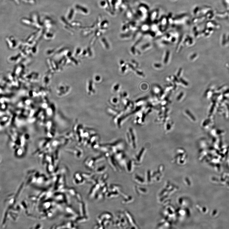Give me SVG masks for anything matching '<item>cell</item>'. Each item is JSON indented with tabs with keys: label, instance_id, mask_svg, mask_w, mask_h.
<instances>
[{
	"label": "cell",
	"instance_id": "6da1fadb",
	"mask_svg": "<svg viewBox=\"0 0 229 229\" xmlns=\"http://www.w3.org/2000/svg\"><path fill=\"white\" fill-rule=\"evenodd\" d=\"M127 138L129 144L134 149L136 148V137L135 132L133 129L129 128L128 131L127 132Z\"/></svg>",
	"mask_w": 229,
	"mask_h": 229
}]
</instances>
